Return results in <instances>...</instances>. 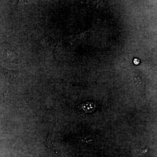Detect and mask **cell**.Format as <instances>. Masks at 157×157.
Masks as SVG:
<instances>
[{
    "label": "cell",
    "mask_w": 157,
    "mask_h": 157,
    "mask_svg": "<svg viewBox=\"0 0 157 157\" xmlns=\"http://www.w3.org/2000/svg\"><path fill=\"white\" fill-rule=\"evenodd\" d=\"M78 107L85 112H91L95 109L96 105L92 102H86L80 104Z\"/></svg>",
    "instance_id": "obj_1"
},
{
    "label": "cell",
    "mask_w": 157,
    "mask_h": 157,
    "mask_svg": "<svg viewBox=\"0 0 157 157\" xmlns=\"http://www.w3.org/2000/svg\"><path fill=\"white\" fill-rule=\"evenodd\" d=\"M133 63H134V64L137 65H138L140 63V61L139 59H138V58H134V59H133Z\"/></svg>",
    "instance_id": "obj_2"
}]
</instances>
